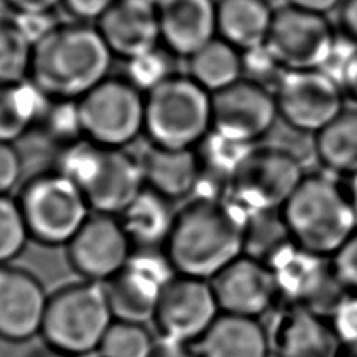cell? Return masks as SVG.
<instances>
[{
	"mask_svg": "<svg viewBox=\"0 0 357 357\" xmlns=\"http://www.w3.org/2000/svg\"><path fill=\"white\" fill-rule=\"evenodd\" d=\"M211 282L176 274L153 317L161 342L195 344L220 315Z\"/></svg>",
	"mask_w": 357,
	"mask_h": 357,
	"instance_id": "4fadbf2b",
	"label": "cell"
},
{
	"mask_svg": "<svg viewBox=\"0 0 357 357\" xmlns=\"http://www.w3.org/2000/svg\"><path fill=\"white\" fill-rule=\"evenodd\" d=\"M151 357H197L189 347L183 344H174L167 342H159Z\"/></svg>",
	"mask_w": 357,
	"mask_h": 357,
	"instance_id": "f6af8a7d",
	"label": "cell"
},
{
	"mask_svg": "<svg viewBox=\"0 0 357 357\" xmlns=\"http://www.w3.org/2000/svg\"><path fill=\"white\" fill-rule=\"evenodd\" d=\"M176 213L174 202L144 188L116 218L120 219L134 249L164 250L174 229Z\"/></svg>",
	"mask_w": 357,
	"mask_h": 357,
	"instance_id": "cb8c5ba5",
	"label": "cell"
},
{
	"mask_svg": "<svg viewBox=\"0 0 357 357\" xmlns=\"http://www.w3.org/2000/svg\"><path fill=\"white\" fill-rule=\"evenodd\" d=\"M22 161L15 144L0 142V195H10L20 183Z\"/></svg>",
	"mask_w": 357,
	"mask_h": 357,
	"instance_id": "f35d334b",
	"label": "cell"
},
{
	"mask_svg": "<svg viewBox=\"0 0 357 357\" xmlns=\"http://www.w3.org/2000/svg\"><path fill=\"white\" fill-rule=\"evenodd\" d=\"M252 216L231 202L194 199L176 213L164 252L176 274L211 280L245 254Z\"/></svg>",
	"mask_w": 357,
	"mask_h": 357,
	"instance_id": "6da1fadb",
	"label": "cell"
},
{
	"mask_svg": "<svg viewBox=\"0 0 357 357\" xmlns=\"http://www.w3.org/2000/svg\"><path fill=\"white\" fill-rule=\"evenodd\" d=\"M344 0H288V5L303 8L312 13L328 16L332 11H338Z\"/></svg>",
	"mask_w": 357,
	"mask_h": 357,
	"instance_id": "ee69618b",
	"label": "cell"
},
{
	"mask_svg": "<svg viewBox=\"0 0 357 357\" xmlns=\"http://www.w3.org/2000/svg\"><path fill=\"white\" fill-rule=\"evenodd\" d=\"M243 70L244 79L263 84L264 79H271L274 75L280 76L283 70L277 65V61L269 54L266 46H260L250 51L243 52Z\"/></svg>",
	"mask_w": 357,
	"mask_h": 357,
	"instance_id": "74e56055",
	"label": "cell"
},
{
	"mask_svg": "<svg viewBox=\"0 0 357 357\" xmlns=\"http://www.w3.org/2000/svg\"><path fill=\"white\" fill-rule=\"evenodd\" d=\"M342 89L344 91V95H347V98L357 102V59L353 63V66H351V70L348 71L347 77H344Z\"/></svg>",
	"mask_w": 357,
	"mask_h": 357,
	"instance_id": "bcb514c9",
	"label": "cell"
},
{
	"mask_svg": "<svg viewBox=\"0 0 357 357\" xmlns=\"http://www.w3.org/2000/svg\"><path fill=\"white\" fill-rule=\"evenodd\" d=\"M337 357H357V343H342Z\"/></svg>",
	"mask_w": 357,
	"mask_h": 357,
	"instance_id": "681fc988",
	"label": "cell"
},
{
	"mask_svg": "<svg viewBox=\"0 0 357 357\" xmlns=\"http://www.w3.org/2000/svg\"><path fill=\"white\" fill-rule=\"evenodd\" d=\"M32 241L17 200L0 195V266L11 264Z\"/></svg>",
	"mask_w": 357,
	"mask_h": 357,
	"instance_id": "d6a6232c",
	"label": "cell"
},
{
	"mask_svg": "<svg viewBox=\"0 0 357 357\" xmlns=\"http://www.w3.org/2000/svg\"><path fill=\"white\" fill-rule=\"evenodd\" d=\"M197 357H271L269 332L258 318L220 313L195 343Z\"/></svg>",
	"mask_w": 357,
	"mask_h": 357,
	"instance_id": "7402d4cb",
	"label": "cell"
},
{
	"mask_svg": "<svg viewBox=\"0 0 357 357\" xmlns=\"http://www.w3.org/2000/svg\"><path fill=\"white\" fill-rule=\"evenodd\" d=\"M84 137L125 149L144 134L145 95L125 77H107L77 101Z\"/></svg>",
	"mask_w": 357,
	"mask_h": 357,
	"instance_id": "9c48e42d",
	"label": "cell"
},
{
	"mask_svg": "<svg viewBox=\"0 0 357 357\" xmlns=\"http://www.w3.org/2000/svg\"><path fill=\"white\" fill-rule=\"evenodd\" d=\"M279 218L294 244L326 258L357 230V213L343 180L326 170L305 174L279 209Z\"/></svg>",
	"mask_w": 357,
	"mask_h": 357,
	"instance_id": "3957f363",
	"label": "cell"
},
{
	"mask_svg": "<svg viewBox=\"0 0 357 357\" xmlns=\"http://www.w3.org/2000/svg\"><path fill=\"white\" fill-rule=\"evenodd\" d=\"M176 275L164 250L134 249L128 263L106 291L116 319L146 323L153 321L165 290Z\"/></svg>",
	"mask_w": 357,
	"mask_h": 357,
	"instance_id": "7c38bea8",
	"label": "cell"
},
{
	"mask_svg": "<svg viewBox=\"0 0 357 357\" xmlns=\"http://www.w3.org/2000/svg\"><path fill=\"white\" fill-rule=\"evenodd\" d=\"M16 200L30 239L47 248H65L91 214L81 189L57 170L30 178Z\"/></svg>",
	"mask_w": 357,
	"mask_h": 357,
	"instance_id": "52a82bcc",
	"label": "cell"
},
{
	"mask_svg": "<svg viewBox=\"0 0 357 357\" xmlns=\"http://www.w3.org/2000/svg\"><path fill=\"white\" fill-rule=\"evenodd\" d=\"M65 249L68 263L82 280L106 285L128 263L134 245L119 218L91 213Z\"/></svg>",
	"mask_w": 357,
	"mask_h": 357,
	"instance_id": "9a60e30c",
	"label": "cell"
},
{
	"mask_svg": "<svg viewBox=\"0 0 357 357\" xmlns=\"http://www.w3.org/2000/svg\"><path fill=\"white\" fill-rule=\"evenodd\" d=\"M161 43L176 55H194L218 36L214 0H161L156 5Z\"/></svg>",
	"mask_w": 357,
	"mask_h": 357,
	"instance_id": "44dd1931",
	"label": "cell"
},
{
	"mask_svg": "<svg viewBox=\"0 0 357 357\" xmlns=\"http://www.w3.org/2000/svg\"><path fill=\"white\" fill-rule=\"evenodd\" d=\"M280 299L287 304L304 305L329 318L347 294L332 273L331 258L312 254L291 239L280 244L266 260Z\"/></svg>",
	"mask_w": 357,
	"mask_h": 357,
	"instance_id": "30bf717a",
	"label": "cell"
},
{
	"mask_svg": "<svg viewBox=\"0 0 357 357\" xmlns=\"http://www.w3.org/2000/svg\"><path fill=\"white\" fill-rule=\"evenodd\" d=\"M304 176L303 165L293 153L254 145L230 178L229 199L250 216L279 213Z\"/></svg>",
	"mask_w": 357,
	"mask_h": 357,
	"instance_id": "ba28073f",
	"label": "cell"
},
{
	"mask_svg": "<svg viewBox=\"0 0 357 357\" xmlns=\"http://www.w3.org/2000/svg\"><path fill=\"white\" fill-rule=\"evenodd\" d=\"M313 137L317 159L326 172L344 178L357 170V107L344 109Z\"/></svg>",
	"mask_w": 357,
	"mask_h": 357,
	"instance_id": "4316f807",
	"label": "cell"
},
{
	"mask_svg": "<svg viewBox=\"0 0 357 357\" xmlns=\"http://www.w3.org/2000/svg\"><path fill=\"white\" fill-rule=\"evenodd\" d=\"M33 45L16 20L0 17V84L29 81Z\"/></svg>",
	"mask_w": 357,
	"mask_h": 357,
	"instance_id": "f1b7e54d",
	"label": "cell"
},
{
	"mask_svg": "<svg viewBox=\"0 0 357 357\" xmlns=\"http://www.w3.org/2000/svg\"><path fill=\"white\" fill-rule=\"evenodd\" d=\"M29 357H71V356H66L63 353H60V351L54 349V348H40V349H35L32 354H29Z\"/></svg>",
	"mask_w": 357,
	"mask_h": 357,
	"instance_id": "c3c4849f",
	"label": "cell"
},
{
	"mask_svg": "<svg viewBox=\"0 0 357 357\" xmlns=\"http://www.w3.org/2000/svg\"><path fill=\"white\" fill-rule=\"evenodd\" d=\"M51 102L30 81L0 84V142L15 144L41 125Z\"/></svg>",
	"mask_w": 357,
	"mask_h": 357,
	"instance_id": "484cf974",
	"label": "cell"
},
{
	"mask_svg": "<svg viewBox=\"0 0 357 357\" xmlns=\"http://www.w3.org/2000/svg\"><path fill=\"white\" fill-rule=\"evenodd\" d=\"M49 293L30 271L0 266V338L22 343L40 335Z\"/></svg>",
	"mask_w": 357,
	"mask_h": 357,
	"instance_id": "ac0fdd59",
	"label": "cell"
},
{
	"mask_svg": "<svg viewBox=\"0 0 357 357\" xmlns=\"http://www.w3.org/2000/svg\"><path fill=\"white\" fill-rule=\"evenodd\" d=\"M114 319L106 285L81 280L49 294L40 335L46 347L82 357L98 353Z\"/></svg>",
	"mask_w": 357,
	"mask_h": 357,
	"instance_id": "5b68a950",
	"label": "cell"
},
{
	"mask_svg": "<svg viewBox=\"0 0 357 357\" xmlns=\"http://www.w3.org/2000/svg\"><path fill=\"white\" fill-rule=\"evenodd\" d=\"M145 188L172 202L192 195L200 174L195 150H175L151 145L139 159Z\"/></svg>",
	"mask_w": 357,
	"mask_h": 357,
	"instance_id": "603a6c76",
	"label": "cell"
},
{
	"mask_svg": "<svg viewBox=\"0 0 357 357\" xmlns=\"http://www.w3.org/2000/svg\"><path fill=\"white\" fill-rule=\"evenodd\" d=\"M211 287L222 313L258 318L280 299L266 261L244 254L214 277Z\"/></svg>",
	"mask_w": 357,
	"mask_h": 357,
	"instance_id": "e0dca14e",
	"label": "cell"
},
{
	"mask_svg": "<svg viewBox=\"0 0 357 357\" xmlns=\"http://www.w3.org/2000/svg\"><path fill=\"white\" fill-rule=\"evenodd\" d=\"M277 112L273 90L249 79L211 95V131L257 145L274 128Z\"/></svg>",
	"mask_w": 357,
	"mask_h": 357,
	"instance_id": "2e32d148",
	"label": "cell"
},
{
	"mask_svg": "<svg viewBox=\"0 0 357 357\" xmlns=\"http://www.w3.org/2000/svg\"><path fill=\"white\" fill-rule=\"evenodd\" d=\"M174 57L176 55L172 54L169 49H165L162 45L158 46L128 60L125 79L144 95L150 93L151 90L176 75L175 63L172 61Z\"/></svg>",
	"mask_w": 357,
	"mask_h": 357,
	"instance_id": "4dcf8cb0",
	"label": "cell"
},
{
	"mask_svg": "<svg viewBox=\"0 0 357 357\" xmlns=\"http://www.w3.org/2000/svg\"><path fill=\"white\" fill-rule=\"evenodd\" d=\"M57 172L81 189L91 213L119 216L145 188L139 159L89 139L63 146Z\"/></svg>",
	"mask_w": 357,
	"mask_h": 357,
	"instance_id": "277c9868",
	"label": "cell"
},
{
	"mask_svg": "<svg viewBox=\"0 0 357 357\" xmlns=\"http://www.w3.org/2000/svg\"><path fill=\"white\" fill-rule=\"evenodd\" d=\"M158 343L145 323L114 319L98 349L100 357H151Z\"/></svg>",
	"mask_w": 357,
	"mask_h": 357,
	"instance_id": "f546056e",
	"label": "cell"
},
{
	"mask_svg": "<svg viewBox=\"0 0 357 357\" xmlns=\"http://www.w3.org/2000/svg\"><path fill=\"white\" fill-rule=\"evenodd\" d=\"M274 11L268 0H218V36L241 52L264 46Z\"/></svg>",
	"mask_w": 357,
	"mask_h": 357,
	"instance_id": "d4e9b609",
	"label": "cell"
},
{
	"mask_svg": "<svg viewBox=\"0 0 357 357\" xmlns=\"http://www.w3.org/2000/svg\"><path fill=\"white\" fill-rule=\"evenodd\" d=\"M41 125L49 137L61 146L85 139L77 101H52Z\"/></svg>",
	"mask_w": 357,
	"mask_h": 357,
	"instance_id": "836d02e7",
	"label": "cell"
},
{
	"mask_svg": "<svg viewBox=\"0 0 357 357\" xmlns=\"http://www.w3.org/2000/svg\"><path fill=\"white\" fill-rule=\"evenodd\" d=\"M112 60L96 26L60 22L33 46L29 81L51 101H79L109 77Z\"/></svg>",
	"mask_w": 357,
	"mask_h": 357,
	"instance_id": "7a4b0ae2",
	"label": "cell"
},
{
	"mask_svg": "<svg viewBox=\"0 0 357 357\" xmlns=\"http://www.w3.org/2000/svg\"><path fill=\"white\" fill-rule=\"evenodd\" d=\"M343 184H344V189H347L348 197L351 203H353V206L357 213V170H354L353 174L347 175L344 178H342Z\"/></svg>",
	"mask_w": 357,
	"mask_h": 357,
	"instance_id": "7dc6e473",
	"label": "cell"
},
{
	"mask_svg": "<svg viewBox=\"0 0 357 357\" xmlns=\"http://www.w3.org/2000/svg\"><path fill=\"white\" fill-rule=\"evenodd\" d=\"M211 93L175 75L145 95L144 134L151 145L195 150L211 132Z\"/></svg>",
	"mask_w": 357,
	"mask_h": 357,
	"instance_id": "8992f818",
	"label": "cell"
},
{
	"mask_svg": "<svg viewBox=\"0 0 357 357\" xmlns=\"http://www.w3.org/2000/svg\"><path fill=\"white\" fill-rule=\"evenodd\" d=\"M3 2L16 15H32L54 13L55 8L61 3V0H3Z\"/></svg>",
	"mask_w": 357,
	"mask_h": 357,
	"instance_id": "b9f144b4",
	"label": "cell"
},
{
	"mask_svg": "<svg viewBox=\"0 0 357 357\" xmlns=\"http://www.w3.org/2000/svg\"><path fill=\"white\" fill-rule=\"evenodd\" d=\"M329 321L342 343H357V293L344 294Z\"/></svg>",
	"mask_w": 357,
	"mask_h": 357,
	"instance_id": "8d00e7d4",
	"label": "cell"
},
{
	"mask_svg": "<svg viewBox=\"0 0 357 357\" xmlns=\"http://www.w3.org/2000/svg\"><path fill=\"white\" fill-rule=\"evenodd\" d=\"M144 2H149L151 5H158L159 2H161V0H144Z\"/></svg>",
	"mask_w": 357,
	"mask_h": 357,
	"instance_id": "f907efd6",
	"label": "cell"
},
{
	"mask_svg": "<svg viewBox=\"0 0 357 357\" xmlns=\"http://www.w3.org/2000/svg\"><path fill=\"white\" fill-rule=\"evenodd\" d=\"M331 266L343 290L357 293V230L331 257Z\"/></svg>",
	"mask_w": 357,
	"mask_h": 357,
	"instance_id": "d590c367",
	"label": "cell"
},
{
	"mask_svg": "<svg viewBox=\"0 0 357 357\" xmlns=\"http://www.w3.org/2000/svg\"><path fill=\"white\" fill-rule=\"evenodd\" d=\"M273 93L279 119L304 134L317 135L347 109L343 89L321 70L283 71Z\"/></svg>",
	"mask_w": 357,
	"mask_h": 357,
	"instance_id": "8fae6325",
	"label": "cell"
},
{
	"mask_svg": "<svg viewBox=\"0 0 357 357\" xmlns=\"http://www.w3.org/2000/svg\"><path fill=\"white\" fill-rule=\"evenodd\" d=\"M356 59L357 41L337 29L328 49V54H326L323 63L318 70H321L326 76H329L332 81H335L342 87L344 77H347Z\"/></svg>",
	"mask_w": 357,
	"mask_h": 357,
	"instance_id": "e575fe53",
	"label": "cell"
},
{
	"mask_svg": "<svg viewBox=\"0 0 357 357\" xmlns=\"http://www.w3.org/2000/svg\"><path fill=\"white\" fill-rule=\"evenodd\" d=\"M115 0H61L66 13L79 22H98L101 16L112 7Z\"/></svg>",
	"mask_w": 357,
	"mask_h": 357,
	"instance_id": "60d3db41",
	"label": "cell"
},
{
	"mask_svg": "<svg viewBox=\"0 0 357 357\" xmlns=\"http://www.w3.org/2000/svg\"><path fill=\"white\" fill-rule=\"evenodd\" d=\"M252 146L254 145L241 144V142L231 140L211 131L200 142L195 151L202 169L224 176L230 181L231 175L235 174L238 165L243 162Z\"/></svg>",
	"mask_w": 357,
	"mask_h": 357,
	"instance_id": "1f68e13d",
	"label": "cell"
},
{
	"mask_svg": "<svg viewBox=\"0 0 357 357\" xmlns=\"http://www.w3.org/2000/svg\"><path fill=\"white\" fill-rule=\"evenodd\" d=\"M98 357H100V356H98Z\"/></svg>",
	"mask_w": 357,
	"mask_h": 357,
	"instance_id": "816d5d0a",
	"label": "cell"
},
{
	"mask_svg": "<svg viewBox=\"0 0 357 357\" xmlns=\"http://www.w3.org/2000/svg\"><path fill=\"white\" fill-rule=\"evenodd\" d=\"M16 22L21 27L24 35L27 36L32 45H38L41 40L57 29L59 21L54 13H32V15H16Z\"/></svg>",
	"mask_w": 357,
	"mask_h": 357,
	"instance_id": "ab89813d",
	"label": "cell"
},
{
	"mask_svg": "<svg viewBox=\"0 0 357 357\" xmlns=\"http://www.w3.org/2000/svg\"><path fill=\"white\" fill-rule=\"evenodd\" d=\"M337 29L357 41V0H344L338 8Z\"/></svg>",
	"mask_w": 357,
	"mask_h": 357,
	"instance_id": "7bdbcfd3",
	"label": "cell"
},
{
	"mask_svg": "<svg viewBox=\"0 0 357 357\" xmlns=\"http://www.w3.org/2000/svg\"><path fill=\"white\" fill-rule=\"evenodd\" d=\"M268 332L274 357H337L342 344L329 318L304 305L287 304Z\"/></svg>",
	"mask_w": 357,
	"mask_h": 357,
	"instance_id": "d6986e66",
	"label": "cell"
},
{
	"mask_svg": "<svg viewBox=\"0 0 357 357\" xmlns=\"http://www.w3.org/2000/svg\"><path fill=\"white\" fill-rule=\"evenodd\" d=\"M188 68V76L211 95L244 79L243 52L219 36L190 55Z\"/></svg>",
	"mask_w": 357,
	"mask_h": 357,
	"instance_id": "83f0119b",
	"label": "cell"
},
{
	"mask_svg": "<svg viewBox=\"0 0 357 357\" xmlns=\"http://www.w3.org/2000/svg\"><path fill=\"white\" fill-rule=\"evenodd\" d=\"M96 29L114 57L125 61L162 45L156 5L144 0H115Z\"/></svg>",
	"mask_w": 357,
	"mask_h": 357,
	"instance_id": "ffe728a7",
	"label": "cell"
},
{
	"mask_svg": "<svg viewBox=\"0 0 357 357\" xmlns=\"http://www.w3.org/2000/svg\"><path fill=\"white\" fill-rule=\"evenodd\" d=\"M335 30L328 16L285 5L274 11L264 46L283 71L318 70Z\"/></svg>",
	"mask_w": 357,
	"mask_h": 357,
	"instance_id": "5bb4252c",
	"label": "cell"
}]
</instances>
